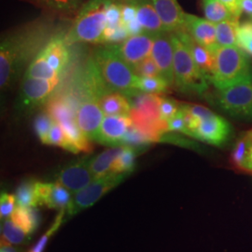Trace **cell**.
Wrapping results in <instances>:
<instances>
[{"instance_id": "f35d334b", "label": "cell", "mask_w": 252, "mask_h": 252, "mask_svg": "<svg viewBox=\"0 0 252 252\" xmlns=\"http://www.w3.org/2000/svg\"><path fill=\"white\" fill-rule=\"evenodd\" d=\"M167 129L168 131H171V132H180L187 135L188 130H187L184 112L181 107L179 109V111L176 113V115L167 122Z\"/></svg>"}, {"instance_id": "d590c367", "label": "cell", "mask_w": 252, "mask_h": 252, "mask_svg": "<svg viewBox=\"0 0 252 252\" xmlns=\"http://www.w3.org/2000/svg\"><path fill=\"white\" fill-rule=\"evenodd\" d=\"M63 216H64V209H61L59 214L55 218L54 223L50 227V229L46 232L45 234L42 235V237L36 242V245L28 252H43L50 237L59 229V227L62 224Z\"/></svg>"}, {"instance_id": "6da1fadb", "label": "cell", "mask_w": 252, "mask_h": 252, "mask_svg": "<svg viewBox=\"0 0 252 252\" xmlns=\"http://www.w3.org/2000/svg\"><path fill=\"white\" fill-rule=\"evenodd\" d=\"M71 23L41 12L37 18L5 32L0 42L1 90L13 88L46 44Z\"/></svg>"}, {"instance_id": "d4e9b609", "label": "cell", "mask_w": 252, "mask_h": 252, "mask_svg": "<svg viewBox=\"0 0 252 252\" xmlns=\"http://www.w3.org/2000/svg\"><path fill=\"white\" fill-rule=\"evenodd\" d=\"M10 220L24 230L27 235L33 234L39 225L40 217L36 207H18L14 209Z\"/></svg>"}, {"instance_id": "30bf717a", "label": "cell", "mask_w": 252, "mask_h": 252, "mask_svg": "<svg viewBox=\"0 0 252 252\" xmlns=\"http://www.w3.org/2000/svg\"><path fill=\"white\" fill-rule=\"evenodd\" d=\"M214 101L232 117L252 119V75L234 85L217 89Z\"/></svg>"}, {"instance_id": "603a6c76", "label": "cell", "mask_w": 252, "mask_h": 252, "mask_svg": "<svg viewBox=\"0 0 252 252\" xmlns=\"http://www.w3.org/2000/svg\"><path fill=\"white\" fill-rule=\"evenodd\" d=\"M104 115H129L131 104L128 96L117 91L108 90L98 99Z\"/></svg>"}, {"instance_id": "1f68e13d", "label": "cell", "mask_w": 252, "mask_h": 252, "mask_svg": "<svg viewBox=\"0 0 252 252\" xmlns=\"http://www.w3.org/2000/svg\"><path fill=\"white\" fill-rule=\"evenodd\" d=\"M27 235V233L15 223H13L10 219L7 220L2 226L1 247L22 243Z\"/></svg>"}, {"instance_id": "3957f363", "label": "cell", "mask_w": 252, "mask_h": 252, "mask_svg": "<svg viewBox=\"0 0 252 252\" xmlns=\"http://www.w3.org/2000/svg\"><path fill=\"white\" fill-rule=\"evenodd\" d=\"M185 116L187 135L208 144L221 146L232 133V128L224 118L200 105L180 104Z\"/></svg>"}, {"instance_id": "cb8c5ba5", "label": "cell", "mask_w": 252, "mask_h": 252, "mask_svg": "<svg viewBox=\"0 0 252 252\" xmlns=\"http://www.w3.org/2000/svg\"><path fill=\"white\" fill-rule=\"evenodd\" d=\"M124 148L125 146L111 147L92 159L91 171L94 179H99L111 173L112 165L123 152Z\"/></svg>"}, {"instance_id": "4dcf8cb0", "label": "cell", "mask_w": 252, "mask_h": 252, "mask_svg": "<svg viewBox=\"0 0 252 252\" xmlns=\"http://www.w3.org/2000/svg\"><path fill=\"white\" fill-rule=\"evenodd\" d=\"M138 153L139 148L125 146L123 152L119 155L117 160L112 165L111 173L131 174V172L135 169V158Z\"/></svg>"}, {"instance_id": "ba28073f", "label": "cell", "mask_w": 252, "mask_h": 252, "mask_svg": "<svg viewBox=\"0 0 252 252\" xmlns=\"http://www.w3.org/2000/svg\"><path fill=\"white\" fill-rule=\"evenodd\" d=\"M174 49V86L186 94H204L209 81L199 69L189 49L175 33H171Z\"/></svg>"}, {"instance_id": "d6a6232c", "label": "cell", "mask_w": 252, "mask_h": 252, "mask_svg": "<svg viewBox=\"0 0 252 252\" xmlns=\"http://www.w3.org/2000/svg\"><path fill=\"white\" fill-rule=\"evenodd\" d=\"M249 146H250L249 135L248 133H246L236 142L231 154V162L233 163V165L236 169L245 171L248 153H249Z\"/></svg>"}, {"instance_id": "52a82bcc", "label": "cell", "mask_w": 252, "mask_h": 252, "mask_svg": "<svg viewBox=\"0 0 252 252\" xmlns=\"http://www.w3.org/2000/svg\"><path fill=\"white\" fill-rule=\"evenodd\" d=\"M45 105L46 112L63 128L71 145V153H90L93 151L90 140L82 134L76 122L77 101L72 94H55Z\"/></svg>"}, {"instance_id": "e575fe53", "label": "cell", "mask_w": 252, "mask_h": 252, "mask_svg": "<svg viewBox=\"0 0 252 252\" xmlns=\"http://www.w3.org/2000/svg\"><path fill=\"white\" fill-rule=\"evenodd\" d=\"M54 119L51 117L46 111L37 115L35 119V122H34L35 131H36L38 138L40 139V141L43 144H46L48 135H49V133L54 126Z\"/></svg>"}, {"instance_id": "60d3db41", "label": "cell", "mask_w": 252, "mask_h": 252, "mask_svg": "<svg viewBox=\"0 0 252 252\" xmlns=\"http://www.w3.org/2000/svg\"><path fill=\"white\" fill-rule=\"evenodd\" d=\"M252 37V19L239 24L237 28V46L241 48Z\"/></svg>"}, {"instance_id": "ffe728a7", "label": "cell", "mask_w": 252, "mask_h": 252, "mask_svg": "<svg viewBox=\"0 0 252 252\" xmlns=\"http://www.w3.org/2000/svg\"><path fill=\"white\" fill-rule=\"evenodd\" d=\"M179 36L180 40L187 46L189 53L191 54L195 63L197 64L199 69L207 78L210 82V78L212 77L215 67V54L210 52L208 49L204 46L200 45L186 30H182L180 32L175 33Z\"/></svg>"}, {"instance_id": "836d02e7", "label": "cell", "mask_w": 252, "mask_h": 252, "mask_svg": "<svg viewBox=\"0 0 252 252\" xmlns=\"http://www.w3.org/2000/svg\"><path fill=\"white\" fill-rule=\"evenodd\" d=\"M46 145L61 147L68 152H71V145L69 143L68 138L65 135L63 128L55 122L49 133Z\"/></svg>"}, {"instance_id": "44dd1931", "label": "cell", "mask_w": 252, "mask_h": 252, "mask_svg": "<svg viewBox=\"0 0 252 252\" xmlns=\"http://www.w3.org/2000/svg\"><path fill=\"white\" fill-rule=\"evenodd\" d=\"M36 191L39 200V206L48 208L64 209L67 207L71 200L69 190L58 182L43 183L37 181Z\"/></svg>"}, {"instance_id": "ee69618b", "label": "cell", "mask_w": 252, "mask_h": 252, "mask_svg": "<svg viewBox=\"0 0 252 252\" xmlns=\"http://www.w3.org/2000/svg\"><path fill=\"white\" fill-rule=\"evenodd\" d=\"M242 11H245L252 19V0H242Z\"/></svg>"}, {"instance_id": "7c38bea8", "label": "cell", "mask_w": 252, "mask_h": 252, "mask_svg": "<svg viewBox=\"0 0 252 252\" xmlns=\"http://www.w3.org/2000/svg\"><path fill=\"white\" fill-rule=\"evenodd\" d=\"M129 175L130 174L127 173H110L107 176L92 181L89 185L74 194L66 207L67 216H74L83 209L93 206L104 194L115 188Z\"/></svg>"}, {"instance_id": "f6af8a7d", "label": "cell", "mask_w": 252, "mask_h": 252, "mask_svg": "<svg viewBox=\"0 0 252 252\" xmlns=\"http://www.w3.org/2000/svg\"><path fill=\"white\" fill-rule=\"evenodd\" d=\"M240 49H242L246 53L252 55V37L249 41H247Z\"/></svg>"}, {"instance_id": "e0dca14e", "label": "cell", "mask_w": 252, "mask_h": 252, "mask_svg": "<svg viewBox=\"0 0 252 252\" xmlns=\"http://www.w3.org/2000/svg\"><path fill=\"white\" fill-rule=\"evenodd\" d=\"M63 21L73 22L89 0H21Z\"/></svg>"}, {"instance_id": "8fae6325", "label": "cell", "mask_w": 252, "mask_h": 252, "mask_svg": "<svg viewBox=\"0 0 252 252\" xmlns=\"http://www.w3.org/2000/svg\"><path fill=\"white\" fill-rule=\"evenodd\" d=\"M63 77L52 80L23 77L17 108L22 111H31L46 104L54 96V92L61 84Z\"/></svg>"}, {"instance_id": "bcb514c9", "label": "cell", "mask_w": 252, "mask_h": 252, "mask_svg": "<svg viewBox=\"0 0 252 252\" xmlns=\"http://www.w3.org/2000/svg\"><path fill=\"white\" fill-rule=\"evenodd\" d=\"M16 252L10 246H5L1 247V252Z\"/></svg>"}, {"instance_id": "7a4b0ae2", "label": "cell", "mask_w": 252, "mask_h": 252, "mask_svg": "<svg viewBox=\"0 0 252 252\" xmlns=\"http://www.w3.org/2000/svg\"><path fill=\"white\" fill-rule=\"evenodd\" d=\"M92 59L108 89L125 94L135 92L136 75L132 66L122 57L115 44L98 47L94 51Z\"/></svg>"}, {"instance_id": "8d00e7d4", "label": "cell", "mask_w": 252, "mask_h": 252, "mask_svg": "<svg viewBox=\"0 0 252 252\" xmlns=\"http://www.w3.org/2000/svg\"><path fill=\"white\" fill-rule=\"evenodd\" d=\"M133 70L137 77H161L159 68L152 56L136 64Z\"/></svg>"}, {"instance_id": "7bdbcfd3", "label": "cell", "mask_w": 252, "mask_h": 252, "mask_svg": "<svg viewBox=\"0 0 252 252\" xmlns=\"http://www.w3.org/2000/svg\"><path fill=\"white\" fill-rule=\"evenodd\" d=\"M248 135L250 140V146H249V153H248L245 171L252 172V129L248 132Z\"/></svg>"}, {"instance_id": "4fadbf2b", "label": "cell", "mask_w": 252, "mask_h": 252, "mask_svg": "<svg viewBox=\"0 0 252 252\" xmlns=\"http://www.w3.org/2000/svg\"><path fill=\"white\" fill-rule=\"evenodd\" d=\"M92 157L85 156L64 165L56 174V182L71 192H78L95 180L91 171Z\"/></svg>"}, {"instance_id": "5b68a950", "label": "cell", "mask_w": 252, "mask_h": 252, "mask_svg": "<svg viewBox=\"0 0 252 252\" xmlns=\"http://www.w3.org/2000/svg\"><path fill=\"white\" fill-rule=\"evenodd\" d=\"M126 95L131 104L129 117L133 126L147 135L153 143L160 141L168 131L167 123L162 121L159 113L161 95L137 90Z\"/></svg>"}, {"instance_id": "8992f818", "label": "cell", "mask_w": 252, "mask_h": 252, "mask_svg": "<svg viewBox=\"0 0 252 252\" xmlns=\"http://www.w3.org/2000/svg\"><path fill=\"white\" fill-rule=\"evenodd\" d=\"M68 29L55 35L46 44L30 63L24 77L52 80L63 76L71 58L70 46L64 38Z\"/></svg>"}, {"instance_id": "d6986e66", "label": "cell", "mask_w": 252, "mask_h": 252, "mask_svg": "<svg viewBox=\"0 0 252 252\" xmlns=\"http://www.w3.org/2000/svg\"><path fill=\"white\" fill-rule=\"evenodd\" d=\"M164 30L177 33L185 30V12L177 0H152Z\"/></svg>"}, {"instance_id": "f546056e", "label": "cell", "mask_w": 252, "mask_h": 252, "mask_svg": "<svg viewBox=\"0 0 252 252\" xmlns=\"http://www.w3.org/2000/svg\"><path fill=\"white\" fill-rule=\"evenodd\" d=\"M169 85L162 77H137L135 81V90L142 92L145 94H158L167 93L169 90Z\"/></svg>"}, {"instance_id": "83f0119b", "label": "cell", "mask_w": 252, "mask_h": 252, "mask_svg": "<svg viewBox=\"0 0 252 252\" xmlns=\"http://www.w3.org/2000/svg\"><path fill=\"white\" fill-rule=\"evenodd\" d=\"M122 9V24L126 27L128 34L135 36L143 33L142 27H140L137 17L135 6L131 0H121Z\"/></svg>"}, {"instance_id": "f1b7e54d", "label": "cell", "mask_w": 252, "mask_h": 252, "mask_svg": "<svg viewBox=\"0 0 252 252\" xmlns=\"http://www.w3.org/2000/svg\"><path fill=\"white\" fill-rule=\"evenodd\" d=\"M36 182L37 181L35 180H27L20 185L15 195L18 207H36L39 206Z\"/></svg>"}, {"instance_id": "277c9868", "label": "cell", "mask_w": 252, "mask_h": 252, "mask_svg": "<svg viewBox=\"0 0 252 252\" xmlns=\"http://www.w3.org/2000/svg\"><path fill=\"white\" fill-rule=\"evenodd\" d=\"M111 0H89L71 23L64 38L66 43L103 44L107 26V9Z\"/></svg>"}, {"instance_id": "ac0fdd59", "label": "cell", "mask_w": 252, "mask_h": 252, "mask_svg": "<svg viewBox=\"0 0 252 252\" xmlns=\"http://www.w3.org/2000/svg\"><path fill=\"white\" fill-rule=\"evenodd\" d=\"M185 30L197 43L214 53L217 43L216 25L189 13L185 14Z\"/></svg>"}, {"instance_id": "74e56055", "label": "cell", "mask_w": 252, "mask_h": 252, "mask_svg": "<svg viewBox=\"0 0 252 252\" xmlns=\"http://www.w3.org/2000/svg\"><path fill=\"white\" fill-rule=\"evenodd\" d=\"M180 108V104L177 101L170 99V98H164L161 96L160 103H159V113L160 118L164 122H168L170 119L176 115V113L179 111Z\"/></svg>"}, {"instance_id": "ab89813d", "label": "cell", "mask_w": 252, "mask_h": 252, "mask_svg": "<svg viewBox=\"0 0 252 252\" xmlns=\"http://www.w3.org/2000/svg\"><path fill=\"white\" fill-rule=\"evenodd\" d=\"M15 204H16L15 195L9 194L7 192L1 193V198H0V215H1V219L11 216V214L14 211Z\"/></svg>"}, {"instance_id": "9c48e42d", "label": "cell", "mask_w": 252, "mask_h": 252, "mask_svg": "<svg viewBox=\"0 0 252 252\" xmlns=\"http://www.w3.org/2000/svg\"><path fill=\"white\" fill-rule=\"evenodd\" d=\"M214 54L215 67L210 83L216 89H223L252 76L249 59L238 46H219Z\"/></svg>"}, {"instance_id": "4316f807", "label": "cell", "mask_w": 252, "mask_h": 252, "mask_svg": "<svg viewBox=\"0 0 252 252\" xmlns=\"http://www.w3.org/2000/svg\"><path fill=\"white\" fill-rule=\"evenodd\" d=\"M239 21L229 20L216 25L217 43L223 47L237 46V28Z\"/></svg>"}, {"instance_id": "5bb4252c", "label": "cell", "mask_w": 252, "mask_h": 252, "mask_svg": "<svg viewBox=\"0 0 252 252\" xmlns=\"http://www.w3.org/2000/svg\"><path fill=\"white\" fill-rule=\"evenodd\" d=\"M160 75L169 87L174 86V49L171 33L162 32L154 36L152 55Z\"/></svg>"}, {"instance_id": "b9f144b4", "label": "cell", "mask_w": 252, "mask_h": 252, "mask_svg": "<svg viewBox=\"0 0 252 252\" xmlns=\"http://www.w3.org/2000/svg\"><path fill=\"white\" fill-rule=\"evenodd\" d=\"M221 1L228 9H230L235 17L239 18L242 12L241 3L242 0H220Z\"/></svg>"}, {"instance_id": "2e32d148", "label": "cell", "mask_w": 252, "mask_h": 252, "mask_svg": "<svg viewBox=\"0 0 252 252\" xmlns=\"http://www.w3.org/2000/svg\"><path fill=\"white\" fill-rule=\"evenodd\" d=\"M154 36L148 33H141L129 36L122 43L115 44L122 57L132 68L152 55Z\"/></svg>"}, {"instance_id": "9a60e30c", "label": "cell", "mask_w": 252, "mask_h": 252, "mask_svg": "<svg viewBox=\"0 0 252 252\" xmlns=\"http://www.w3.org/2000/svg\"><path fill=\"white\" fill-rule=\"evenodd\" d=\"M133 126L129 115L105 116L100 126L95 141L107 146H123L129 128Z\"/></svg>"}, {"instance_id": "7402d4cb", "label": "cell", "mask_w": 252, "mask_h": 252, "mask_svg": "<svg viewBox=\"0 0 252 252\" xmlns=\"http://www.w3.org/2000/svg\"><path fill=\"white\" fill-rule=\"evenodd\" d=\"M136 10L137 21L145 33L157 35L164 32V27L152 0H131Z\"/></svg>"}, {"instance_id": "484cf974", "label": "cell", "mask_w": 252, "mask_h": 252, "mask_svg": "<svg viewBox=\"0 0 252 252\" xmlns=\"http://www.w3.org/2000/svg\"><path fill=\"white\" fill-rule=\"evenodd\" d=\"M203 10L207 21L215 25L229 20L239 21L220 0H203Z\"/></svg>"}]
</instances>
